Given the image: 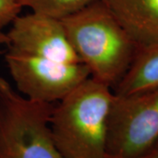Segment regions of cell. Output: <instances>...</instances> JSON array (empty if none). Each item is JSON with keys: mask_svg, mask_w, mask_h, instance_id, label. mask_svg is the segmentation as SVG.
<instances>
[{"mask_svg": "<svg viewBox=\"0 0 158 158\" xmlns=\"http://www.w3.org/2000/svg\"><path fill=\"white\" fill-rule=\"evenodd\" d=\"M62 21L90 77L113 88L127 71L139 47L106 4L95 1Z\"/></svg>", "mask_w": 158, "mask_h": 158, "instance_id": "6da1fadb", "label": "cell"}, {"mask_svg": "<svg viewBox=\"0 0 158 158\" xmlns=\"http://www.w3.org/2000/svg\"><path fill=\"white\" fill-rule=\"evenodd\" d=\"M112 88L89 77L55 106L51 134L62 158H106Z\"/></svg>", "mask_w": 158, "mask_h": 158, "instance_id": "7a4b0ae2", "label": "cell"}, {"mask_svg": "<svg viewBox=\"0 0 158 158\" xmlns=\"http://www.w3.org/2000/svg\"><path fill=\"white\" fill-rule=\"evenodd\" d=\"M54 107L23 96L0 77V158H62L51 134Z\"/></svg>", "mask_w": 158, "mask_h": 158, "instance_id": "3957f363", "label": "cell"}, {"mask_svg": "<svg viewBox=\"0 0 158 158\" xmlns=\"http://www.w3.org/2000/svg\"><path fill=\"white\" fill-rule=\"evenodd\" d=\"M157 141L158 87L124 96L113 93L107 124V156H137Z\"/></svg>", "mask_w": 158, "mask_h": 158, "instance_id": "277c9868", "label": "cell"}, {"mask_svg": "<svg viewBox=\"0 0 158 158\" xmlns=\"http://www.w3.org/2000/svg\"><path fill=\"white\" fill-rule=\"evenodd\" d=\"M5 60L18 91L36 101H61L90 77L82 62H56L9 48Z\"/></svg>", "mask_w": 158, "mask_h": 158, "instance_id": "5b68a950", "label": "cell"}, {"mask_svg": "<svg viewBox=\"0 0 158 158\" xmlns=\"http://www.w3.org/2000/svg\"><path fill=\"white\" fill-rule=\"evenodd\" d=\"M6 35L7 47L11 49L56 62H81L62 19L33 11L19 15Z\"/></svg>", "mask_w": 158, "mask_h": 158, "instance_id": "8992f818", "label": "cell"}, {"mask_svg": "<svg viewBox=\"0 0 158 158\" xmlns=\"http://www.w3.org/2000/svg\"><path fill=\"white\" fill-rule=\"evenodd\" d=\"M139 48L158 43V0H103Z\"/></svg>", "mask_w": 158, "mask_h": 158, "instance_id": "52a82bcc", "label": "cell"}, {"mask_svg": "<svg viewBox=\"0 0 158 158\" xmlns=\"http://www.w3.org/2000/svg\"><path fill=\"white\" fill-rule=\"evenodd\" d=\"M158 87V43L140 48L123 77L113 88L118 96Z\"/></svg>", "mask_w": 158, "mask_h": 158, "instance_id": "ba28073f", "label": "cell"}, {"mask_svg": "<svg viewBox=\"0 0 158 158\" xmlns=\"http://www.w3.org/2000/svg\"><path fill=\"white\" fill-rule=\"evenodd\" d=\"M23 8L33 12L62 19L98 0H20Z\"/></svg>", "mask_w": 158, "mask_h": 158, "instance_id": "9c48e42d", "label": "cell"}, {"mask_svg": "<svg viewBox=\"0 0 158 158\" xmlns=\"http://www.w3.org/2000/svg\"><path fill=\"white\" fill-rule=\"evenodd\" d=\"M22 8L20 0H0V31L11 24Z\"/></svg>", "mask_w": 158, "mask_h": 158, "instance_id": "30bf717a", "label": "cell"}, {"mask_svg": "<svg viewBox=\"0 0 158 158\" xmlns=\"http://www.w3.org/2000/svg\"><path fill=\"white\" fill-rule=\"evenodd\" d=\"M106 158H118V157H111V156H107ZM128 158H158V141L156 143L151 147L146 152L142 153L141 155L137 156H134V157H128Z\"/></svg>", "mask_w": 158, "mask_h": 158, "instance_id": "8fae6325", "label": "cell"}, {"mask_svg": "<svg viewBox=\"0 0 158 158\" xmlns=\"http://www.w3.org/2000/svg\"><path fill=\"white\" fill-rule=\"evenodd\" d=\"M8 43V38L6 33H4L3 31H0V53H1V48L3 46H7Z\"/></svg>", "mask_w": 158, "mask_h": 158, "instance_id": "7c38bea8", "label": "cell"}]
</instances>
